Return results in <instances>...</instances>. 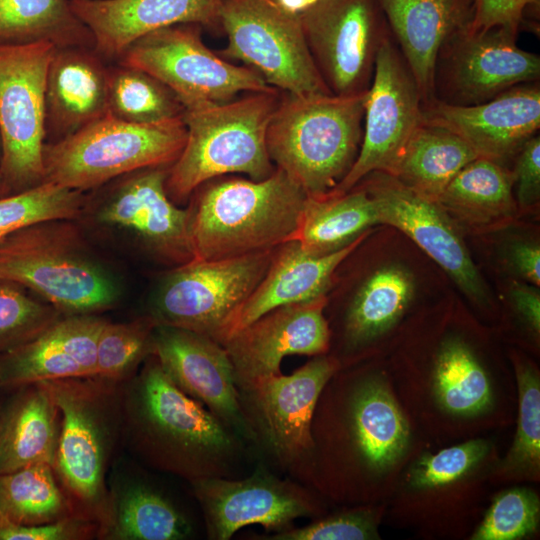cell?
I'll return each instance as SVG.
<instances>
[{
	"instance_id": "8d00e7d4",
	"label": "cell",
	"mask_w": 540,
	"mask_h": 540,
	"mask_svg": "<svg viewBox=\"0 0 540 540\" xmlns=\"http://www.w3.org/2000/svg\"><path fill=\"white\" fill-rule=\"evenodd\" d=\"M0 41L94 48L92 34L72 10L71 0H0Z\"/></svg>"
},
{
	"instance_id": "9a60e30c",
	"label": "cell",
	"mask_w": 540,
	"mask_h": 540,
	"mask_svg": "<svg viewBox=\"0 0 540 540\" xmlns=\"http://www.w3.org/2000/svg\"><path fill=\"white\" fill-rule=\"evenodd\" d=\"M202 26L175 24L133 41L116 62L141 69L169 87L185 107L223 103L240 92L273 89L248 66H238L209 49Z\"/></svg>"
},
{
	"instance_id": "ba28073f",
	"label": "cell",
	"mask_w": 540,
	"mask_h": 540,
	"mask_svg": "<svg viewBox=\"0 0 540 540\" xmlns=\"http://www.w3.org/2000/svg\"><path fill=\"white\" fill-rule=\"evenodd\" d=\"M280 91L250 92L223 103L184 108L185 145L169 167L165 188L175 202L185 201L207 181L230 173L259 181L275 170L266 146L271 117Z\"/></svg>"
},
{
	"instance_id": "d4e9b609",
	"label": "cell",
	"mask_w": 540,
	"mask_h": 540,
	"mask_svg": "<svg viewBox=\"0 0 540 540\" xmlns=\"http://www.w3.org/2000/svg\"><path fill=\"white\" fill-rule=\"evenodd\" d=\"M222 0H71V7L89 29L95 51L108 63L139 37L182 23L221 29Z\"/></svg>"
},
{
	"instance_id": "c3c4849f",
	"label": "cell",
	"mask_w": 540,
	"mask_h": 540,
	"mask_svg": "<svg viewBox=\"0 0 540 540\" xmlns=\"http://www.w3.org/2000/svg\"><path fill=\"white\" fill-rule=\"evenodd\" d=\"M510 299L516 320L533 346L539 345L540 338V295L531 286L514 282L510 289Z\"/></svg>"
},
{
	"instance_id": "484cf974",
	"label": "cell",
	"mask_w": 540,
	"mask_h": 540,
	"mask_svg": "<svg viewBox=\"0 0 540 540\" xmlns=\"http://www.w3.org/2000/svg\"><path fill=\"white\" fill-rule=\"evenodd\" d=\"M105 322L94 314L62 315L33 339L0 354V388L93 376Z\"/></svg>"
},
{
	"instance_id": "74e56055",
	"label": "cell",
	"mask_w": 540,
	"mask_h": 540,
	"mask_svg": "<svg viewBox=\"0 0 540 540\" xmlns=\"http://www.w3.org/2000/svg\"><path fill=\"white\" fill-rule=\"evenodd\" d=\"M73 515L52 465L38 463L0 474V516L7 520L39 525Z\"/></svg>"
},
{
	"instance_id": "ab89813d",
	"label": "cell",
	"mask_w": 540,
	"mask_h": 540,
	"mask_svg": "<svg viewBox=\"0 0 540 540\" xmlns=\"http://www.w3.org/2000/svg\"><path fill=\"white\" fill-rule=\"evenodd\" d=\"M467 540H530L540 533V495L530 484L499 487Z\"/></svg>"
},
{
	"instance_id": "bcb514c9",
	"label": "cell",
	"mask_w": 540,
	"mask_h": 540,
	"mask_svg": "<svg viewBox=\"0 0 540 540\" xmlns=\"http://www.w3.org/2000/svg\"><path fill=\"white\" fill-rule=\"evenodd\" d=\"M539 0H474L472 30L501 28L517 36L530 8L536 9Z\"/></svg>"
},
{
	"instance_id": "b9f144b4",
	"label": "cell",
	"mask_w": 540,
	"mask_h": 540,
	"mask_svg": "<svg viewBox=\"0 0 540 540\" xmlns=\"http://www.w3.org/2000/svg\"><path fill=\"white\" fill-rule=\"evenodd\" d=\"M156 321L145 316L124 323L106 321L97 341L94 376L124 383L152 354Z\"/></svg>"
},
{
	"instance_id": "f35d334b",
	"label": "cell",
	"mask_w": 540,
	"mask_h": 540,
	"mask_svg": "<svg viewBox=\"0 0 540 540\" xmlns=\"http://www.w3.org/2000/svg\"><path fill=\"white\" fill-rule=\"evenodd\" d=\"M108 112L124 121L150 124L182 117L184 105L169 87L149 73L109 63Z\"/></svg>"
},
{
	"instance_id": "836d02e7",
	"label": "cell",
	"mask_w": 540,
	"mask_h": 540,
	"mask_svg": "<svg viewBox=\"0 0 540 540\" xmlns=\"http://www.w3.org/2000/svg\"><path fill=\"white\" fill-rule=\"evenodd\" d=\"M508 358L517 393L515 433L492 470L493 488L540 482V370L518 349H510Z\"/></svg>"
},
{
	"instance_id": "681fc988",
	"label": "cell",
	"mask_w": 540,
	"mask_h": 540,
	"mask_svg": "<svg viewBox=\"0 0 540 540\" xmlns=\"http://www.w3.org/2000/svg\"><path fill=\"white\" fill-rule=\"evenodd\" d=\"M508 262L519 276L535 286H539L540 248L538 245L529 242H518L511 245L508 251Z\"/></svg>"
},
{
	"instance_id": "e575fe53",
	"label": "cell",
	"mask_w": 540,
	"mask_h": 540,
	"mask_svg": "<svg viewBox=\"0 0 540 540\" xmlns=\"http://www.w3.org/2000/svg\"><path fill=\"white\" fill-rule=\"evenodd\" d=\"M477 157L472 147L457 134L423 117L391 176L436 202L455 175Z\"/></svg>"
},
{
	"instance_id": "f546056e",
	"label": "cell",
	"mask_w": 540,
	"mask_h": 540,
	"mask_svg": "<svg viewBox=\"0 0 540 540\" xmlns=\"http://www.w3.org/2000/svg\"><path fill=\"white\" fill-rule=\"evenodd\" d=\"M367 235L368 231L327 254L309 253L296 240L276 247L264 277L235 316L223 342L277 307L325 295L336 268Z\"/></svg>"
},
{
	"instance_id": "7c38bea8",
	"label": "cell",
	"mask_w": 540,
	"mask_h": 540,
	"mask_svg": "<svg viewBox=\"0 0 540 540\" xmlns=\"http://www.w3.org/2000/svg\"><path fill=\"white\" fill-rule=\"evenodd\" d=\"M221 29L226 47L218 54L256 70L280 92L332 93L307 46L299 16L277 0H222Z\"/></svg>"
},
{
	"instance_id": "3957f363",
	"label": "cell",
	"mask_w": 540,
	"mask_h": 540,
	"mask_svg": "<svg viewBox=\"0 0 540 540\" xmlns=\"http://www.w3.org/2000/svg\"><path fill=\"white\" fill-rule=\"evenodd\" d=\"M123 440L149 467L187 480L238 477L249 446L180 390L154 354L123 384Z\"/></svg>"
},
{
	"instance_id": "4316f807",
	"label": "cell",
	"mask_w": 540,
	"mask_h": 540,
	"mask_svg": "<svg viewBox=\"0 0 540 540\" xmlns=\"http://www.w3.org/2000/svg\"><path fill=\"white\" fill-rule=\"evenodd\" d=\"M411 273L389 265L375 271L361 285L331 329L329 354L341 366L377 358L378 349L397 329L414 294Z\"/></svg>"
},
{
	"instance_id": "cb8c5ba5",
	"label": "cell",
	"mask_w": 540,
	"mask_h": 540,
	"mask_svg": "<svg viewBox=\"0 0 540 540\" xmlns=\"http://www.w3.org/2000/svg\"><path fill=\"white\" fill-rule=\"evenodd\" d=\"M423 117L457 134L479 157L504 165L540 127V88L536 81L519 84L470 106L434 99L423 105Z\"/></svg>"
},
{
	"instance_id": "7402d4cb",
	"label": "cell",
	"mask_w": 540,
	"mask_h": 540,
	"mask_svg": "<svg viewBox=\"0 0 540 540\" xmlns=\"http://www.w3.org/2000/svg\"><path fill=\"white\" fill-rule=\"evenodd\" d=\"M170 166L145 168L118 177L99 206V223L122 229L158 256L182 265L193 259L189 210L169 198Z\"/></svg>"
},
{
	"instance_id": "83f0119b",
	"label": "cell",
	"mask_w": 540,
	"mask_h": 540,
	"mask_svg": "<svg viewBox=\"0 0 540 540\" xmlns=\"http://www.w3.org/2000/svg\"><path fill=\"white\" fill-rule=\"evenodd\" d=\"M108 65L93 47H56L45 85L46 143L68 137L108 113Z\"/></svg>"
},
{
	"instance_id": "816d5d0a",
	"label": "cell",
	"mask_w": 540,
	"mask_h": 540,
	"mask_svg": "<svg viewBox=\"0 0 540 540\" xmlns=\"http://www.w3.org/2000/svg\"><path fill=\"white\" fill-rule=\"evenodd\" d=\"M0 156H1V144H0Z\"/></svg>"
},
{
	"instance_id": "44dd1931",
	"label": "cell",
	"mask_w": 540,
	"mask_h": 540,
	"mask_svg": "<svg viewBox=\"0 0 540 540\" xmlns=\"http://www.w3.org/2000/svg\"><path fill=\"white\" fill-rule=\"evenodd\" d=\"M327 297L277 307L235 332L221 345L237 388L280 374L288 355L329 353L331 331L324 315Z\"/></svg>"
},
{
	"instance_id": "277c9868",
	"label": "cell",
	"mask_w": 540,
	"mask_h": 540,
	"mask_svg": "<svg viewBox=\"0 0 540 540\" xmlns=\"http://www.w3.org/2000/svg\"><path fill=\"white\" fill-rule=\"evenodd\" d=\"M500 455L490 434L425 447L401 473L384 522L424 540H467L490 501Z\"/></svg>"
},
{
	"instance_id": "7a4b0ae2",
	"label": "cell",
	"mask_w": 540,
	"mask_h": 540,
	"mask_svg": "<svg viewBox=\"0 0 540 540\" xmlns=\"http://www.w3.org/2000/svg\"><path fill=\"white\" fill-rule=\"evenodd\" d=\"M425 344L385 362L397 401L422 441L440 448L514 425L510 363L457 328L447 326Z\"/></svg>"
},
{
	"instance_id": "8fae6325",
	"label": "cell",
	"mask_w": 540,
	"mask_h": 540,
	"mask_svg": "<svg viewBox=\"0 0 540 540\" xmlns=\"http://www.w3.org/2000/svg\"><path fill=\"white\" fill-rule=\"evenodd\" d=\"M340 367L327 353L312 357L289 375L280 373L237 388L251 450L259 461L306 486L313 412L322 388Z\"/></svg>"
},
{
	"instance_id": "7bdbcfd3",
	"label": "cell",
	"mask_w": 540,
	"mask_h": 540,
	"mask_svg": "<svg viewBox=\"0 0 540 540\" xmlns=\"http://www.w3.org/2000/svg\"><path fill=\"white\" fill-rule=\"evenodd\" d=\"M311 523L272 533L268 540H379L386 503L341 506Z\"/></svg>"
},
{
	"instance_id": "4fadbf2b",
	"label": "cell",
	"mask_w": 540,
	"mask_h": 540,
	"mask_svg": "<svg viewBox=\"0 0 540 540\" xmlns=\"http://www.w3.org/2000/svg\"><path fill=\"white\" fill-rule=\"evenodd\" d=\"M55 49L0 41V179L10 194L44 182L45 85Z\"/></svg>"
},
{
	"instance_id": "d6a6232c",
	"label": "cell",
	"mask_w": 540,
	"mask_h": 540,
	"mask_svg": "<svg viewBox=\"0 0 540 540\" xmlns=\"http://www.w3.org/2000/svg\"><path fill=\"white\" fill-rule=\"evenodd\" d=\"M191 534L185 514L149 483L126 479L109 488L108 523L100 539L184 540Z\"/></svg>"
},
{
	"instance_id": "4dcf8cb0",
	"label": "cell",
	"mask_w": 540,
	"mask_h": 540,
	"mask_svg": "<svg viewBox=\"0 0 540 540\" xmlns=\"http://www.w3.org/2000/svg\"><path fill=\"white\" fill-rule=\"evenodd\" d=\"M0 405V474L46 463L54 466L60 413L42 382L9 389Z\"/></svg>"
},
{
	"instance_id": "9c48e42d",
	"label": "cell",
	"mask_w": 540,
	"mask_h": 540,
	"mask_svg": "<svg viewBox=\"0 0 540 540\" xmlns=\"http://www.w3.org/2000/svg\"><path fill=\"white\" fill-rule=\"evenodd\" d=\"M0 279L31 289L63 315L106 310L119 293L65 219L35 223L2 239Z\"/></svg>"
},
{
	"instance_id": "ffe728a7",
	"label": "cell",
	"mask_w": 540,
	"mask_h": 540,
	"mask_svg": "<svg viewBox=\"0 0 540 540\" xmlns=\"http://www.w3.org/2000/svg\"><path fill=\"white\" fill-rule=\"evenodd\" d=\"M371 174L374 175L364 188L374 201L378 223L404 232L471 300L480 306L489 305L485 284L445 211L395 177L383 172Z\"/></svg>"
},
{
	"instance_id": "1f68e13d",
	"label": "cell",
	"mask_w": 540,
	"mask_h": 540,
	"mask_svg": "<svg viewBox=\"0 0 540 540\" xmlns=\"http://www.w3.org/2000/svg\"><path fill=\"white\" fill-rule=\"evenodd\" d=\"M513 176L504 165L477 157L463 167L436 203L452 219L474 229L512 221L517 210Z\"/></svg>"
},
{
	"instance_id": "30bf717a",
	"label": "cell",
	"mask_w": 540,
	"mask_h": 540,
	"mask_svg": "<svg viewBox=\"0 0 540 540\" xmlns=\"http://www.w3.org/2000/svg\"><path fill=\"white\" fill-rule=\"evenodd\" d=\"M186 137L182 117L142 124L108 112L68 137L45 143L44 182L84 192L137 170L171 166Z\"/></svg>"
},
{
	"instance_id": "5bb4252c",
	"label": "cell",
	"mask_w": 540,
	"mask_h": 540,
	"mask_svg": "<svg viewBox=\"0 0 540 540\" xmlns=\"http://www.w3.org/2000/svg\"><path fill=\"white\" fill-rule=\"evenodd\" d=\"M274 250L179 265L163 280L149 316L157 324L203 334L221 344L264 277Z\"/></svg>"
},
{
	"instance_id": "52a82bcc",
	"label": "cell",
	"mask_w": 540,
	"mask_h": 540,
	"mask_svg": "<svg viewBox=\"0 0 540 540\" xmlns=\"http://www.w3.org/2000/svg\"><path fill=\"white\" fill-rule=\"evenodd\" d=\"M366 94L280 96L267 128V152L308 197L330 194L353 166L362 141Z\"/></svg>"
},
{
	"instance_id": "d6986e66",
	"label": "cell",
	"mask_w": 540,
	"mask_h": 540,
	"mask_svg": "<svg viewBox=\"0 0 540 540\" xmlns=\"http://www.w3.org/2000/svg\"><path fill=\"white\" fill-rule=\"evenodd\" d=\"M501 28L456 33L440 49L434 72V99L476 105L540 76V58L516 45Z\"/></svg>"
},
{
	"instance_id": "2e32d148",
	"label": "cell",
	"mask_w": 540,
	"mask_h": 540,
	"mask_svg": "<svg viewBox=\"0 0 540 540\" xmlns=\"http://www.w3.org/2000/svg\"><path fill=\"white\" fill-rule=\"evenodd\" d=\"M190 485L210 540H228L253 524L267 532H281L298 518L325 515L330 507L314 490L278 475L261 461L244 478L209 477Z\"/></svg>"
},
{
	"instance_id": "6da1fadb",
	"label": "cell",
	"mask_w": 540,
	"mask_h": 540,
	"mask_svg": "<svg viewBox=\"0 0 540 540\" xmlns=\"http://www.w3.org/2000/svg\"><path fill=\"white\" fill-rule=\"evenodd\" d=\"M311 436L306 486L335 507L386 503L406 465L429 446L412 430L379 358L332 374L315 405Z\"/></svg>"
},
{
	"instance_id": "7dc6e473",
	"label": "cell",
	"mask_w": 540,
	"mask_h": 540,
	"mask_svg": "<svg viewBox=\"0 0 540 540\" xmlns=\"http://www.w3.org/2000/svg\"><path fill=\"white\" fill-rule=\"evenodd\" d=\"M512 172L517 206L527 209L536 204L540 195V138H530L515 156Z\"/></svg>"
},
{
	"instance_id": "60d3db41",
	"label": "cell",
	"mask_w": 540,
	"mask_h": 540,
	"mask_svg": "<svg viewBox=\"0 0 540 540\" xmlns=\"http://www.w3.org/2000/svg\"><path fill=\"white\" fill-rule=\"evenodd\" d=\"M83 191L43 182L31 189L0 197V241L47 220H74L84 209Z\"/></svg>"
},
{
	"instance_id": "e0dca14e",
	"label": "cell",
	"mask_w": 540,
	"mask_h": 540,
	"mask_svg": "<svg viewBox=\"0 0 540 540\" xmlns=\"http://www.w3.org/2000/svg\"><path fill=\"white\" fill-rule=\"evenodd\" d=\"M297 14L329 90L341 96L367 92L378 50L392 34L377 1L314 0Z\"/></svg>"
},
{
	"instance_id": "8992f818",
	"label": "cell",
	"mask_w": 540,
	"mask_h": 540,
	"mask_svg": "<svg viewBox=\"0 0 540 540\" xmlns=\"http://www.w3.org/2000/svg\"><path fill=\"white\" fill-rule=\"evenodd\" d=\"M197 189L189 209L196 260L238 257L292 240L308 198L278 168L263 180L231 177L207 181Z\"/></svg>"
},
{
	"instance_id": "f1b7e54d",
	"label": "cell",
	"mask_w": 540,
	"mask_h": 540,
	"mask_svg": "<svg viewBox=\"0 0 540 540\" xmlns=\"http://www.w3.org/2000/svg\"><path fill=\"white\" fill-rule=\"evenodd\" d=\"M421 93L434 100L438 53L456 33L470 27L474 0H376Z\"/></svg>"
},
{
	"instance_id": "ee69618b",
	"label": "cell",
	"mask_w": 540,
	"mask_h": 540,
	"mask_svg": "<svg viewBox=\"0 0 540 540\" xmlns=\"http://www.w3.org/2000/svg\"><path fill=\"white\" fill-rule=\"evenodd\" d=\"M62 315L23 286L0 279V354L33 339Z\"/></svg>"
},
{
	"instance_id": "ac0fdd59",
	"label": "cell",
	"mask_w": 540,
	"mask_h": 540,
	"mask_svg": "<svg viewBox=\"0 0 540 540\" xmlns=\"http://www.w3.org/2000/svg\"><path fill=\"white\" fill-rule=\"evenodd\" d=\"M422 121L421 93L391 34L376 56L365 99L358 156L347 175L328 195L349 191L373 172L391 175L409 138Z\"/></svg>"
},
{
	"instance_id": "5b68a950",
	"label": "cell",
	"mask_w": 540,
	"mask_h": 540,
	"mask_svg": "<svg viewBox=\"0 0 540 540\" xmlns=\"http://www.w3.org/2000/svg\"><path fill=\"white\" fill-rule=\"evenodd\" d=\"M60 413L54 472L75 515L95 523L101 538L109 517L107 473L123 440V384L97 376L42 382Z\"/></svg>"
},
{
	"instance_id": "f6af8a7d",
	"label": "cell",
	"mask_w": 540,
	"mask_h": 540,
	"mask_svg": "<svg viewBox=\"0 0 540 540\" xmlns=\"http://www.w3.org/2000/svg\"><path fill=\"white\" fill-rule=\"evenodd\" d=\"M99 537V527L77 515L39 525H23L0 516V540H86Z\"/></svg>"
},
{
	"instance_id": "f907efd6",
	"label": "cell",
	"mask_w": 540,
	"mask_h": 540,
	"mask_svg": "<svg viewBox=\"0 0 540 540\" xmlns=\"http://www.w3.org/2000/svg\"><path fill=\"white\" fill-rule=\"evenodd\" d=\"M7 195H10V192L0 179V197L7 196Z\"/></svg>"
},
{
	"instance_id": "d590c367",
	"label": "cell",
	"mask_w": 540,
	"mask_h": 540,
	"mask_svg": "<svg viewBox=\"0 0 540 540\" xmlns=\"http://www.w3.org/2000/svg\"><path fill=\"white\" fill-rule=\"evenodd\" d=\"M378 223L371 195L365 188L338 195L308 197L292 240L312 254L339 250Z\"/></svg>"
},
{
	"instance_id": "603a6c76",
	"label": "cell",
	"mask_w": 540,
	"mask_h": 540,
	"mask_svg": "<svg viewBox=\"0 0 540 540\" xmlns=\"http://www.w3.org/2000/svg\"><path fill=\"white\" fill-rule=\"evenodd\" d=\"M152 354L180 390L202 403L251 450L232 365L220 343L190 330L157 324L152 336Z\"/></svg>"
}]
</instances>
